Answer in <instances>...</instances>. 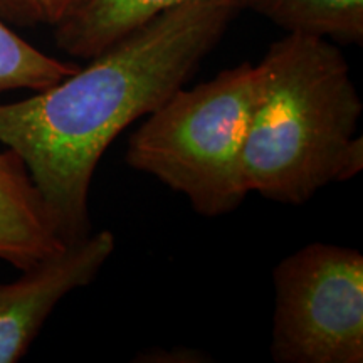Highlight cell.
<instances>
[{
	"instance_id": "cell-2",
	"label": "cell",
	"mask_w": 363,
	"mask_h": 363,
	"mask_svg": "<svg viewBox=\"0 0 363 363\" xmlns=\"http://www.w3.org/2000/svg\"><path fill=\"white\" fill-rule=\"evenodd\" d=\"M257 84L242 152L247 192L299 206L363 169V104L330 39L288 33L256 65Z\"/></svg>"
},
{
	"instance_id": "cell-4",
	"label": "cell",
	"mask_w": 363,
	"mask_h": 363,
	"mask_svg": "<svg viewBox=\"0 0 363 363\" xmlns=\"http://www.w3.org/2000/svg\"><path fill=\"white\" fill-rule=\"evenodd\" d=\"M271 357L278 363L363 362V256L313 242L274 267Z\"/></svg>"
},
{
	"instance_id": "cell-9",
	"label": "cell",
	"mask_w": 363,
	"mask_h": 363,
	"mask_svg": "<svg viewBox=\"0 0 363 363\" xmlns=\"http://www.w3.org/2000/svg\"><path fill=\"white\" fill-rule=\"evenodd\" d=\"M78 69L79 66L74 62L40 52L0 19V93L45 89Z\"/></svg>"
},
{
	"instance_id": "cell-10",
	"label": "cell",
	"mask_w": 363,
	"mask_h": 363,
	"mask_svg": "<svg viewBox=\"0 0 363 363\" xmlns=\"http://www.w3.org/2000/svg\"><path fill=\"white\" fill-rule=\"evenodd\" d=\"M79 4L81 0H0V19L21 27H56Z\"/></svg>"
},
{
	"instance_id": "cell-1",
	"label": "cell",
	"mask_w": 363,
	"mask_h": 363,
	"mask_svg": "<svg viewBox=\"0 0 363 363\" xmlns=\"http://www.w3.org/2000/svg\"><path fill=\"white\" fill-rule=\"evenodd\" d=\"M246 0L162 12L34 96L0 103V143L24 163L65 242L91 233L89 187L108 147L192 76Z\"/></svg>"
},
{
	"instance_id": "cell-3",
	"label": "cell",
	"mask_w": 363,
	"mask_h": 363,
	"mask_svg": "<svg viewBox=\"0 0 363 363\" xmlns=\"http://www.w3.org/2000/svg\"><path fill=\"white\" fill-rule=\"evenodd\" d=\"M257 67L220 71L179 88L130 136L126 163L189 199L199 214H229L249 194L242 152L256 98Z\"/></svg>"
},
{
	"instance_id": "cell-6",
	"label": "cell",
	"mask_w": 363,
	"mask_h": 363,
	"mask_svg": "<svg viewBox=\"0 0 363 363\" xmlns=\"http://www.w3.org/2000/svg\"><path fill=\"white\" fill-rule=\"evenodd\" d=\"M66 244L24 163L7 148L0 153V259L24 271Z\"/></svg>"
},
{
	"instance_id": "cell-5",
	"label": "cell",
	"mask_w": 363,
	"mask_h": 363,
	"mask_svg": "<svg viewBox=\"0 0 363 363\" xmlns=\"http://www.w3.org/2000/svg\"><path fill=\"white\" fill-rule=\"evenodd\" d=\"M115 244L111 230L89 233L27 267L16 283L0 284V363L26 355L57 303L96 278Z\"/></svg>"
},
{
	"instance_id": "cell-7",
	"label": "cell",
	"mask_w": 363,
	"mask_h": 363,
	"mask_svg": "<svg viewBox=\"0 0 363 363\" xmlns=\"http://www.w3.org/2000/svg\"><path fill=\"white\" fill-rule=\"evenodd\" d=\"M189 0H81L56 29L59 48L89 59L136 27Z\"/></svg>"
},
{
	"instance_id": "cell-8",
	"label": "cell",
	"mask_w": 363,
	"mask_h": 363,
	"mask_svg": "<svg viewBox=\"0 0 363 363\" xmlns=\"http://www.w3.org/2000/svg\"><path fill=\"white\" fill-rule=\"evenodd\" d=\"M246 9L283 27L338 43H363V0H246Z\"/></svg>"
}]
</instances>
